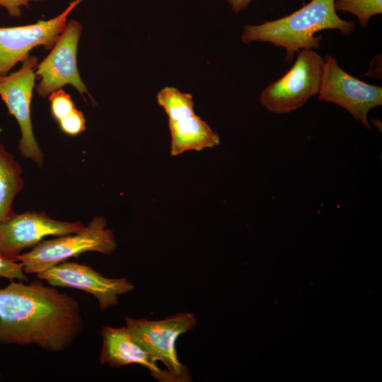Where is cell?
Listing matches in <instances>:
<instances>
[{"label":"cell","instance_id":"10","mask_svg":"<svg viewBox=\"0 0 382 382\" xmlns=\"http://www.w3.org/2000/svg\"><path fill=\"white\" fill-rule=\"evenodd\" d=\"M52 286L70 287L84 291L96 297L105 311L118 303V296L134 288L127 278H108L83 264L63 262L36 274Z\"/></svg>","mask_w":382,"mask_h":382},{"label":"cell","instance_id":"23","mask_svg":"<svg viewBox=\"0 0 382 382\" xmlns=\"http://www.w3.org/2000/svg\"><path fill=\"white\" fill-rule=\"evenodd\" d=\"M302 1H303V0H302Z\"/></svg>","mask_w":382,"mask_h":382},{"label":"cell","instance_id":"22","mask_svg":"<svg viewBox=\"0 0 382 382\" xmlns=\"http://www.w3.org/2000/svg\"><path fill=\"white\" fill-rule=\"evenodd\" d=\"M230 6H231L232 10L238 13L243 9H245L249 4L253 0H226Z\"/></svg>","mask_w":382,"mask_h":382},{"label":"cell","instance_id":"14","mask_svg":"<svg viewBox=\"0 0 382 382\" xmlns=\"http://www.w3.org/2000/svg\"><path fill=\"white\" fill-rule=\"evenodd\" d=\"M21 173V165L0 143V222L14 214L12 204L23 186Z\"/></svg>","mask_w":382,"mask_h":382},{"label":"cell","instance_id":"6","mask_svg":"<svg viewBox=\"0 0 382 382\" xmlns=\"http://www.w3.org/2000/svg\"><path fill=\"white\" fill-rule=\"evenodd\" d=\"M321 101L335 103L347 110L367 129L369 112L382 105V88L365 83L344 71L331 55L324 58L318 93Z\"/></svg>","mask_w":382,"mask_h":382},{"label":"cell","instance_id":"5","mask_svg":"<svg viewBox=\"0 0 382 382\" xmlns=\"http://www.w3.org/2000/svg\"><path fill=\"white\" fill-rule=\"evenodd\" d=\"M323 65L324 59L314 50H299L291 68L262 91L260 103L276 114L291 112L302 107L318 94Z\"/></svg>","mask_w":382,"mask_h":382},{"label":"cell","instance_id":"19","mask_svg":"<svg viewBox=\"0 0 382 382\" xmlns=\"http://www.w3.org/2000/svg\"><path fill=\"white\" fill-rule=\"evenodd\" d=\"M0 278L11 281H28L22 265L12 259L6 258L0 255Z\"/></svg>","mask_w":382,"mask_h":382},{"label":"cell","instance_id":"8","mask_svg":"<svg viewBox=\"0 0 382 382\" xmlns=\"http://www.w3.org/2000/svg\"><path fill=\"white\" fill-rule=\"evenodd\" d=\"M81 30L82 25L79 21L71 20L66 23L50 54L37 64L35 76L40 80L36 88L39 96L45 98L65 85H71L80 94L86 93L91 97L77 65V49Z\"/></svg>","mask_w":382,"mask_h":382},{"label":"cell","instance_id":"1","mask_svg":"<svg viewBox=\"0 0 382 382\" xmlns=\"http://www.w3.org/2000/svg\"><path fill=\"white\" fill-rule=\"evenodd\" d=\"M79 303L35 281L0 289V344H36L50 352L71 345L82 328Z\"/></svg>","mask_w":382,"mask_h":382},{"label":"cell","instance_id":"9","mask_svg":"<svg viewBox=\"0 0 382 382\" xmlns=\"http://www.w3.org/2000/svg\"><path fill=\"white\" fill-rule=\"evenodd\" d=\"M83 0H74L57 16L25 25L0 27V76L8 74L35 47L51 50L66 25L70 12Z\"/></svg>","mask_w":382,"mask_h":382},{"label":"cell","instance_id":"2","mask_svg":"<svg viewBox=\"0 0 382 382\" xmlns=\"http://www.w3.org/2000/svg\"><path fill=\"white\" fill-rule=\"evenodd\" d=\"M335 0H311L294 13L262 24L244 26L241 39L244 43L269 42L286 50L285 61L290 63L302 49L318 50L322 39L318 32L335 29L350 35L355 23L342 19L334 7Z\"/></svg>","mask_w":382,"mask_h":382},{"label":"cell","instance_id":"3","mask_svg":"<svg viewBox=\"0 0 382 382\" xmlns=\"http://www.w3.org/2000/svg\"><path fill=\"white\" fill-rule=\"evenodd\" d=\"M116 247L114 234L107 228L106 219L96 216L79 232L41 241L30 251L12 260L22 265L25 274H38L86 252L110 255Z\"/></svg>","mask_w":382,"mask_h":382},{"label":"cell","instance_id":"15","mask_svg":"<svg viewBox=\"0 0 382 382\" xmlns=\"http://www.w3.org/2000/svg\"><path fill=\"white\" fill-rule=\"evenodd\" d=\"M156 98L169 120H180L195 115L192 96L190 93H182L175 87L166 86L158 92Z\"/></svg>","mask_w":382,"mask_h":382},{"label":"cell","instance_id":"20","mask_svg":"<svg viewBox=\"0 0 382 382\" xmlns=\"http://www.w3.org/2000/svg\"><path fill=\"white\" fill-rule=\"evenodd\" d=\"M37 1L40 0H0V6L6 8L9 16L19 17L22 6H28L30 2Z\"/></svg>","mask_w":382,"mask_h":382},{"label":"cell","instance_id":"16","mask_svg":"<svg viewBox=\"0 0 382 382\" xmlns=\"http://www.w3.org/2000/svg\"><path fill=\"white\" fill-rule=\"evenodd\" d=\"M335 11L356 16L362 28L367 26L371 17L382 13V0H335Z\"/></svg>","mask_w":382,"mask_h":382},{"label":"cell","instance_id":"11","mask_svg":"<svg viewBox=\"0 0 382 382\" xmlns=\"http://www.w3.org/2000/svg\"><path fill=\"white\" fill-rule=\"evenodd\" d=\"M84 227L79 221H58L42 213L13 214L0 222V255L13 259L46 236L75 233Z\"/></svg>","mask_w":382,"mask_h":382},{"label":"cell","instance_id":"18","mask_svg":"<svg viewBox=\"0 0 382 382\" xmlns=\"http://www.w3.org/2000/svg\"><path fill=\"white\" fill-rule=\"evenodd\" d=\"M58 123L62 131L71 136L77 135L86 129L84 116L76 108L69 115L58 121Z\"/></svg>","mask_w":382,"mask_h":382},{"label":"cell","instance_id":"13","mask_svg":"<svg viewBox=\"0 0 382 382\" xmlns=\"http://www.w3.org/2000/svg\"><path fill=\"white\" fill-rule=\"evenodd\" d=\"M171 134L170 154L175 156L195 150L199 151L219 144V137L208 124L194 115L180 120H169Z\"/></svg>","mask_w":382,"mask_h":382},{"label":"cell","instance_id":"12","mask_svg":"<svg viewBox=\"0 0 382 382\" xmlns=\"http://www.w3.org/2000/svg\"><path fill=\"white\" fill-rule=\"evenodd\" d=\"M101 335V364L115 367L136 364L146 368L158 381L179 382L168 370H162L157 366L150 355L133 340L126 327L104 326Z\"/></svg>","mask_w":382,"mask_h":382},{"label":"cell","instance_id":"7","mask_svg":"<svg viewBox=\"0 0 382 382\" xmlns=\"http://www.w3.org/2000/svg\"><path fill=\"white\" fill-rule=\"evenodd\" d=\"M21 68L9 74L0 76V97L9 114L16 120L21 137L18 149L21 155L39 166L43 163V154L35 138L30 115L33 91L35 86L37 58L29 56Z\"/></svg>","mask_w":382,"mask_h":382},{"label":"cell","instance_id":"17","mask_svg":"<svg viewBox=\"0 0 382 382\" xmlns=\"http://www.w3.org/2000/svg\"><path fill=\"white\" fill-rule=\"evenodd\" d=\"M49 100L51 114L57 122L69 115L75 108L71 96L62 89L51 93Z\"/></svg>","mask_w":382,"mask_h":382},{"label":"cell","instance_id":"21","mask_svg":"<svg viewBox=\"0 0 382 382\" xmlns=\"http://www.w3.org/2000/svg\"><path fill=\"white\" fill-rule=\"evenodd\" d=\"M381 55L377 54L371 62L369 71L365 74L369 77L381 78Z\"/></svg>","mask_w":382,"mask_h":382},{"label":"cell","instance_id":"4","mask_svg":"<svg viewBox=\"0 0 382 382\" xmlns=\"http://www.w3.org/2000/svg\"><path fill=\"white\" fill-rule=\"evenodd\" d=\"M126 328L133 340L156 362L161 361L179 382L190 381L187 366L178 359L175 342L197 325L195 316L183 312L159 320L125 317Z\"/></svg>","mask_w":382,"mask_h":382}]
</instances>
